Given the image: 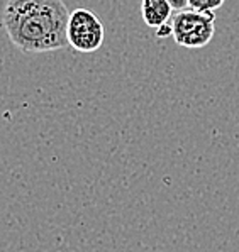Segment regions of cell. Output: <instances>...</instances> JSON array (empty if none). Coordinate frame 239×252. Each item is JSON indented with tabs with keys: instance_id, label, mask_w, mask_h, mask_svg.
I'll list each match as a JSON object with an SVG mask.
<instances>
[{
	"instance_id": "5b68a950",
	"label": "cell",
	"mask_w": 239,
	"mask_h": 252,
	"mask_svg": "<svg viewBox=\"0 0 239 252\" xmlns=\"http://www.w3.org/2000/svg\"><path fill=\"white\" fill-rule=\"evenodd\" d=\"M226 0H188V9L199 10V12H215L224 5Z\"/></svg>"
},
{
	"instance_id": "3957f363",
	"label": "cell",
	"mask_w": 239,
	"mask_h": 252,
	"mask_svg": "<svg viewBox=\"0 0 239 252\" xmlns=\"http://www.w3.org/2000/svg\"><path fill=\"white\" fill-rule=\"evenodd\" d=\"M105 31L97 14L90 9H75L68 22V41L80 53H95L103 44Z\"/></svg>"
},
{
	"instance_id": "7a4b0ae2",
	"label": "cell",
	"mask_w": 239,
	"mask_h": 252,
	"mask_svg": "<svg viewBox=\"0 0 239 252\" xmlns=\"http://www.w3.org/2000/svg\"><path fill=\"white\" fill-rule=\"evenodd\" d=\"M173 41L182 48L200 49L207 46L215 32V12L185 9L171 17Z\"/></svg>"
},
{
	"instance_id": "8992f818",
	"label": "cell",
	"mask_w": 239,
	"mask_h": 252,
	"mask_svg": "<svg viewBox=\"0 0 239 252\" xmlns=\"http://www.w3.org/2000/svg\"><path fill=\"white\" fill-rule=\"evenodd\" d=\"M168 2L171 3L173 10H176V12L188 9V0H168Z\"/></svg>"
},
{
	"instance_id": "6da1fadb",
	"label": "cell",
	"mask_w": 239,
	"mask_h": 252,
	"mask_svg": "<svg viewBox=\"0 0 239 252\" xmlns=\"http://www.w3.org/2000/svg\"><path fill=\"white\" fill-rule=\"evenodd\" d=\"M70 14L63 0H9L3 27L10 42L24 53H48L70 46Z\"/></svg>"
},
{
	"instance_id": "277c9868",
	"label": "cell",
	"mask_w": 239,
	"mask_h": 252,
	"mask_svg": "<svg viewBox=\"0 0 239 252\" xmlns=\"http://www.w3.org/2000/svg\"><path fill=\"white\" fill-rule=\"evenodd\" d=\"M141 14L144 19V24L156 31L171 21L173 7L168 0H142Z\"/></svg>"
}]
</instances>
